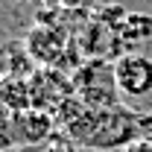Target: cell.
Masks as SVG:
<instances>
[{"instance_id":"cell-17","label":"cell","mask_w":152,"mask_h":152,"mask_svg":"<svg viewBox=\"0 0 152 152\" xmlns=\"http://www.w3.org/2000/svg\"><path fill=\"white\" fill-rule=\"evenodd\" d=\"M0 79H3V76H0Z\"/></svg>"},{"instance_id":"cell-10","label":"cell","mask_w":152,"mask_h":152,"mask_svg":"<svg viewBox=\"0 0 152 152\" xmlns=\"http://www.w3.org/2000/svg\"><path fill=\"white\" fill-rule=\"evenodd\" d=\"M12 117H15V114L0 102V152H3V149H15V137H12Z\"/></svg>"},{"instance_id":"cell-13","label":"cell","mask_w":152,"mask_h":152,"mask_svg":"<svg viewBox=\"0 0 152 152\" xmlns=\"http://www.w3.org/2000/svg\"><path fill=\"white\" fill-rule=\"evenodd\" d=\"M44 3H47V6H56V9H73L82 0H44Z\"/></svg>"},{"instance_id":"cell-8","label":"cell","mask_w":152,"mask_h":152,"mask_svg":"<svg viewBox=\"0 0 152 152\" xmlns=\"http://www.w3.org/2000/svg\"><path fill=\"white\" fill-rule=\"evenodd\" d=\"M0 102L12 114L29 111L32 108V96H29V79H18V76H3L0 79Z\"/></svg>"},{"instance_id":"cell-12","label":"cell","mask_w":152,"mask_h":152,"mask_svg":"<svg viewBox=\"0 0 152 152\" xmlns=\"http://www.w3.org/2000/svg\"><path fill=\"white\" fill-rule=\"evenodd\" d=\"M120 152H152V143L140 137V140H134V143H129V146H123Z\"/></svg>"},{"instance_id":"cell-4","label":"cell","mask_w":152,"mask_h":152,"mask_svg":"<svg viewBox=\"0 0 152 152\" xmlns=\"http://www.w3.org/2000/svg\"><path fill=\"white\" fill-rule=\"evenodd\" d=\"M114 82L120 96H146L152 91V58L140 56V53H123L114 61Z\"/></svg>"},{"instance_id":"cell-3","label":"cell","mask_w":152,"mask_h":152,"mask_svg":"<svg viewBox=\"0 0 152 152\" xmlns=\"http://www.w3.org/2000/svg\"><path fill=\"white\" fill-rule=\"evenodd\" d=\"M73 94V76L58 67H38L29 76V96H32V108L38 111L56 114V108Z\"/></svg>"},{"instance_id":"cell-14","label":"cell","mask_w":152,"mask_h":152,"mask_svg":"<svg viewBox=\"0 0 152 152\" xmlns=\"http://www.w3.org/2000/svg\"><path fill=\"white\" fill-rule=\"evenodd\" d=\"M143 140H149V143H152V132H149V134H146V137H143Z\"/></svg>"},{"instance_id":"cell-11","label":"cell","mask_w":152,"mask_h":152,"mask_svg":"<svg viewBox=\"0 0 152 152\" xmlns=\"http://www.w3.org/2000/svg\"><path fill=\"white\" fill-rule=\"evenodd\" d=\"M47 152H79V143H73L67 134L61 132V134H56V137L47 143Z\"/></svg>"},{"instance_id":"cell-15","label":"cell","mask_w":152,"mask_h":152,"mask_svg":"<svg viewBox=\"0 0 152 152\" xmlns=\"http://www.w3.org/2000/svg\"><path fill=\"white\" fill-rule=\"evenodd\" d=\"M12 3H26V0H12Z\"/></svg>"},{"instance_id":"cell-2","label":"cell","mask_w":152,"mask_h":152,"mask_svg":"<svg viewBox=\"0 0 152 152\" xmlns=\"http://www.w3.org/2000/svg\"><path fill=\"white\" fill-rule=\"evenodd\" d=\"M73 91L88 108H96V111L120 105L114 64L105 58H85V64L73 73Z\"/></svg>"},{"instance_id":"cell-16","label":"cell","mask_w":152,"mask_h":152,"mask_svg":"<svg viewBox=\"0 0 152 152\" xmlns=\"http://www.w3.org/2000/svg\"><path fill=\"white\" fill-rule=\"evenodd\" d=\"M3 152H18V149H3Z\"/></svg>"},{"instance_id":"cell-6","label":"cell","mask_w":152,"mask_h":152,"mask_svg":"<svg viewBox=\"0 0 152 152\" xmlns=\"http://www.w3.org/2000/svg\"><path fill=\"white\" fill-rule=\"evenodd\" d=\"M56 117L47 111H20L12 117V137H15V146H41V143H50L56 137Z\"/></svg>"},{"instance_id":"cell-5","label":"cell","mask_w":152,"mask_h":152,"mask_svg":"<svg viewBox=\"0 0 152 152\" xmlns=\"http://www.w3.org/2000/svg\"><path fill=\"white\" fill-rule=\"evenodd\" d=\"M26 50L29 56L35 58V64L41 67H58L64 53L70 50V41L64 32H58L56 23H35L29 32H26Z\"/></svg>"},{"instance_id":"cell-7","label":"cell","mask_w":152,"mask_h":152,"mask_svg":"<svg viewBox=\"0 0 152 152\" xmlns=\"http://www.w3.org/2000/svg\"><path fill=\"white\" fill-rule=\"evenodd\" d=\"M35 58L29 56L23 41H6L0 47V76H18V79H29L35 73Z\"/></svg>"},{"instance_id":"cell-1","label":"cell","mask_w":152,"mask_h":152,"mask_svg":"<svg viewBox=\"0 0 152 152\" xmlns=\"http://www.w3.org/2000/svg\"><path fill=\"white\" fill-rule=\"evenodd\" d=\"M140 111H129L123 105H114L105 111H96V108H85V114L70 123L64 134L79 143V146H88V149L105 152L114 149L120 152L123 146H129L134 140L143 137V126H140Z\"/></svg>"},{"instance_id":"cell-9","label":"cell","mask_w":152,"mask_h":152,"mask_svg":"<svg viewBox=\"0 0 152 152\" xmlns=\"http://www.w3.org/2000/svg\"><path fill=\"white\" fill-rule=\"evenodd\" d=\"M117 35L123 41V47L126 44L129 47H137V44L152 41V15H146V12H129Z\"/></svg>"}]
</instances>
